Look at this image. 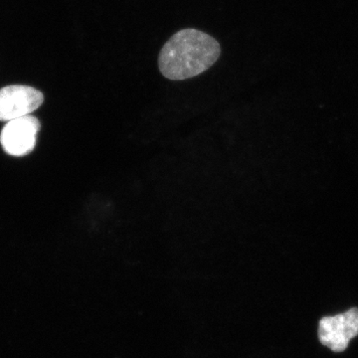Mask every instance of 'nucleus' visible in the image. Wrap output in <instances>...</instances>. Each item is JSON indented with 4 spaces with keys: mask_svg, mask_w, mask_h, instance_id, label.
<instances>
[{
    "mask_svg": "<svg viewBox=\"0 0 358 358\" xmlns=\"http://www.w3.org/2000/svg\"><path fill=\"white\" fill-rule=\"evenodd\" d=\"M358 336V308L334 317H322L319 324V338L322 345L334 352H345L350 341Z\"/></svg>",
    "mask_w": 358,
    "mask_h": 358,
    "instance_id": "nucleus-2",
    "label": "nucleus"
},
{
    "mask_svg": "<svg viewBox=\"0 0 358 358\" xmlns=\"http://www.w3.org/2000/svg\"><path fill=\"white\" fill-rule=\"evenodd\" d=\"M43 101V94L32 87H4L0 89V121L10 122L29 115L38 109Z\"/></svg>",
    "mask_w": 358,
    "mask_h": 358,
    "instance_id": "nucleus-3",
    "label": "nucleus"
},
{
    "mask_svg": "<svg viewBox=\"0 0 358 358\" xmlns=\"http://www.w3.org/2000/svg\"><path fill=\"white\" fill-rule=\"evenodd\" d=\"M221 47L211 35L193 28L174 33L162 47L159 68L162 76L183 81L206 72L217 62Z\"/></svg>",
    "mask_w": 358,
    "mask_h": 358,
    "instance_id": "nucleus-1",
    "label": "nucleus"
},
{
    "mask_svg": "<svg viewBox=\"0 0 358 358\" xmlns=\"http://www.w3.org/2000/svg\"><path fill=\"white\" fill-rule=\"evenodd\" d=\"M40 122L33 115L7 122L0 134V143L4 152L13 157L29 155L36 145Z\"/></svg>",
    "mask_w": 358,
    "mask_h": 358,
    "instance_id": "nucleus-4",
    "label": "nucleus"
}]
</instances>
